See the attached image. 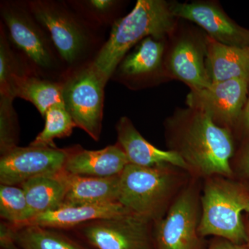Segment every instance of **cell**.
Instances as JSON below:
<instances>
[{
  "label": "cell",
  "mask_w": 249,
  "mask_h": 249,
  "mask_svg": "<svg viewBox=\"0 0 249 249\" xmlns=\"http://www.w3.org/2000/svg\"><path fill=\"white\" fill-rule=\"evenodd\" d=\"M245 211L249 214V199L248 202H247V206H246Z\"/></svg>",
  "instance_id": "obj_32"
},
{
  "label": "cell",
  "mask_w": 249,
  "mask_h": 249,
  "mask_svg": "<svg viewBox=\"0 0 249 249\" xmlns=\"http://www.w3.org/2000/svg\"><path fill=\"white\" fill-rule=\"evenodd\" d=\"M184 171L171 165L142 167L129 163L120 175L118 201L132 213L157 222L186 186Z\"/></svg>",
  "instance_id": "obj_3"
},
{
  "label": "cell",
  "mask_w": 249,
  "mask_h": 249,
  "mask_svg": "<svg viewBox=\"0 0 249 249\" xmlns=\"http://www.w3.org/2000/svg\"><path fill=\"white\" fill-rule=\"evenodd\" d=\"M249 192L231 178L214 176L206 178L201 196L199 235H214L237 245L246 244V228L242 213Z\"/></svg>",
  "instance_id": "obj_5"
},
{
  "label": "cell",
  "mask_w": 249,
  "mask_h": 249,
  "mask_svg": "<svg viewBox=\"0 0 249 249\" xmlns=\"http://www.w3.org/2000/svg\"><path fill=\"white\" fill-rule=\"evenodd\" d=\"M201 214L199 185L186 183L163 217L155 222V249H200Z\"/></svg>",
  "instance_id": "obj_8"
},
{
  "label": "cell",
  "mask_w": 249,
  "mask_h": 249,
  "mask_svg": "<svg viewBox=\"0 0 249 249\" xmlns=\"http://www.w3.org/2000/svg\"><path fill=\"white\" fill-rule=\"evenodd\" d=\"M73 147L17 146L1 155L0 183L19 186L28 180L55 176L65 171Z\"/></svg>",
  "instance_id": "obj_10"
},
{
  "label": "cell",
  "mask_w": 249,
  "mask_h": 249,
  "mask_svg": "<svg viewBox=\"0 0 249 249\" xmlns=\"http://www.w3.org/2000/svg\"><path fill=\"white\" fill-rule=\"evenodd\" d=\"M11 228L15 242L22 249H86L53 229L38 226Z\"/></svg>",
  "instance_id": "obj_22"
},
{
  "label": "cell",
  "mask_w": 249,
  "mask_h": 249,
  "mask_svg": "<svg viewBox=\"0 0 249 249\" xmlns=\"http://www.w3.org/2000/svg\"><path fill=\"white\" fill-rule=\"evenodd\" d=\"M177 18L163 0H139L134 9L112 24L107 42L98 49L91 65L105 83L131 48L147 37L164 38L175 31Z\"/></svg>",
  "instance_id": "obj_2"
},
{
  "label": "cell",
  "mask_w": 249,
  "mask_h": 249,
  "mask_svg": "<svg viewBox=\"0 0 249 249\" xmlns=\"http://www.w3.org/2000/svg\"><path fill=\"white\" fill-rule=\"evenodd\" d=\"M11 96H0V152L1 155L18 146L19 124Z\"/></svg>",
  "instance_id": "obj_27"
},
{
  "label": "cell",
  "mask_w": 249,
  "mask_h": 249,
  "mask_svg": "<svg viewBox=\"0 0 249 249\" xmlns=\"http://www.w3.org/2000/svg\"><path fill=\"white\" fill-rule=\"evenodd\" d=\"M62 83L64 106L76 127L98 142L102 132L106 83L91 61L69 70Z\"/></svg>",
  "instance_id": "obj_7"
},
{
  "label": "cell",
  "mask_w": 249,
  "mask_h": 249,
  "mask_svg": "<svg viewBox=\"0 0 249 249\" xmlns=\"http://www.w3.org/2000/svg\"><path fill=\"white\" fill-rule=\"evenodd\" d=\"M206 66L211 83L233 79L249 83V48L219 43L206 36Z\"/></svg>",
  "instance_id": "obj_17"
},
{
  "label": "cell",
  "mask_w": 249,
  "mask_h": 249,
  "mask_svg": "<svg viewBox=\"0 0 249 249\" xmlns=\"http://www.w3.org/2000/svg\"><path fill=\"white\" fill-rule=\"evenodd\" d=\"M164 38L147 37L139 42L133 52L124 56L114 75L124 79L136 80L154 74L164 65Z\"/></svg>",
  "instance_id": "obj_20"
},
{
  "label": "cell",
  "mask_w": 249,
  "mask_h": 249,
  "mask_svg": "<svg viewBox=\"0 0 249 249\" xmlns=\"http://www.w3.org/2000/svg\"><path fill=\"white\" fill-rule=\"evenodd\" d=\"M19 186L27 198V222L39 214L53 211L63 205L67 188L66 173L64 171L55 176L31 178Z\"/></svg>",
  "instance_id": "obj_19"
},
{
  "label": "cell",
  "mask_w": 249,
  "mask_h": 249,
  "mask_svg": "<svg viewBox=\"0 0 249 249\" xmlns=\"http://www.w3.org/2000/svg\"><path fill=\"white\" fill-rule=\"evenodd\" d=\"M115 0H83L70 1L67 4L85 22L94 29L116 22V9L119 4Z\"/></svg>",
  "instance_id": "obj_25"
},
{
  "label": "cell",
  "mask_w": 249,
  "mask_h": 249,
  "mask_svg": "<svg viewBox=\"0 0 249 249\" xmlns=\"http://www.w3.org/2000/svg\"><path fill=\"white\" fill-rule=\"evenodd\" d=\"M170 150L176 152L197 177L231 178L234 142L230 129L218 125L209 116L188 107L167 120Z\"/></svg>",
  "instance_id": "obj_1"
},
{
  "label": "cell",
  "mask_w": 249,
  "mask_h": 249,
  "mask_svg": "<svg viewBox=\"0 0 249 249\" xmlns=\"http://www.w3.org/2000/svg\"><path fill=\"white\" fill-rule=\"evenodd\" d=\"M206 37L185 36L176 41L164 59L170 76L186 83L191 89H200L211 85L206 66Z\"/></svg>",
  "instance_id": "obj_13"
},
{
  "label": "cell",
  "mask_w": 249,
  "mask_h": 249,
  "mask_svg": "<svg viewBox=\"0 0 249 249\" xmlns=\"http://www.w3.org/2000/svg\"><path fill=\"white\" fill-rule=\"evenodd\" d=\"M155 222L131 213L98 219L78 227L96 249H155Z\"/></svg>",
  "instance_id": "obj_9"
},
{
  "label": "cell",
  "mask_w": 249,
  "mask_h": 249,
  "mask_svg": "<svg viewBox=\"0 0 249 249\" xmlns=\"http://www.w3.org/2000/svg\"><path fill=\"white\" fill-rule=\"evenodd\" d=\"M44 118L45 127L31 142V146L56 147L54 140L70 137L76 127L63 103L52 106Z\"/></svg>",
  "instance_id": "obj_24"
},
{
  "label": "cell",
  "mask_w": 249,
  "mask_h": 249,
  "mask_svg": "<svg viewBox=\"0 0 249 249\" xmlns=\"http://www.w3.org/2000/svg\"><path fill=\"white\" fill-rule=\"evenodd\" d=\"M118 143L124 150L129 163L142 167L171 165L189 172L185 160L176 152L162 150L142 137L132 121L123 116L116 125Z\"/></svg>",
  "instance_id": "obj_14"
},
{
  "label": "cell",
  "mask_w": 249,
  "mask_h": 249,
  "mask_svg": "<svg viewBox=\"0 0 249 249\" xmlns=\"http://www.w3.org/2000/svg\"><path fill=\"white\" fill-rule=\"evenodd\" d=\"M246 228V245L248 246L249 248V221L245 222Z\"/></svg>",
  "instance_id": "obj_31"
},
{
  "label": "cell",
  "mask_w": 249,
  "mask_h": 249,
  "mask_svg": "<svg viewBox=\"0 0 249 249\" xmlns=\"http://www.w3.org/2000/svg\"><path fill=\"white\" fill-rule=\"evenodd\" d=\"M172 14L196 23L211 38L224 45L249 48V29L236 24L217 5L210 1L170 4Z\"/></svg>",
  "instance_id": "obj_12"
},
{
  "label": "cell",
  "mask_w": 249,
  "mask_h": 249,
  "mask_svg": "<svg viewBox=\"0 0 249 249\" xmlns=\"http://www.w3.org/2000/svg\"><path fill=\"white\" fill-rule=\"evenodd\" d=\"M129 213L119 202L79 206L62 205L58 209L39 214L19 225L11 227L18 229L26 226H38L52 229H71L98 219L116 217Z\"/></svg>",
  "instance_id": "obj_15"
},
{
  "label": "cell",
  "mask_w": 249,
  "mask_h": 249,
  "mask_svg": "<svg viewBox=\"0 0 249 249\" xmlns=\"http://www.w3.org/2000/svg\"><path fill=\"white\" fill-rule=\"evenodd\" d=\"M0 215L14 227L27 220V198L21 187L0 185Z\"/></svg>",
  "instance_id": "obj_26"
},
{
  "label": "cell",
  "mask_w": 249,
  "mask_h": 249,
  "mask_svg": "<svg viewBox=\"0 0 249 249\" xmlns=\"http://www.w3.org/2000/svg\"><path fill=\"white\" fill-rule=\"evenodd\" d=\"M32 74L10 42L4 24L0 31V96H10L11 86L19 77ZM34 75V74H33Z\"/></svg>",
  "instance_id": "obj_23"
},
{
  "label": "cell",
  "mask_w": 249,
  "mask_h": 249,
  "mask_svg": "<svg viewBox=\"0 0 249 249\" xmlns=\"http://www.w3.org/2000/svg\"><path fill=\"white\" fill-rule=\"evenodd\" d=\"M119 181L120 175L99 178L66 173L67 188L63 205L79 206L119 202Z\"/></svg>",
  "instance_id": "obj_18"
},
{
  "label": "cell",
  "mask_w": 249,
  "mask_h": 249,
  "mask_svg": "<svg viewBox=\"0 0 249 249\" xmlns=\"http://www.w3.org/2000/svg\"><path fill=\"white\" fill-rule=\"evenodd\" d=\"M208 249H249L246 244L237 245L225 239H219L213 242Z\"/></svg>",
  "instance_id": "obj_28"
},
{
  "label": "cell",
  "mask_w": 249,
  "mask_h": 249,
  "mask_svg": "<svg viewBox=\"0 0 249 249\" xmlns=\"http://www.w3.org/2000/svg\"><path fill=\"white\" fill-rule=\"evenodd\" d=\"M239 168L242 175L249 178V143L241 155Z\"/></svg>",
  "instance_id": "obj_29"
},
{
  "label": "cell",
  "mask_w": 249,
  "mask_h": 249,
  "mask_svg": "<svg viewBox=\"0 0 249 249\" xmlns=\"http://www.w3.org/2000/svg\"><path fill=\"white\" fill-rule=\"evenodd\" d=\"M249 83L233 79L211 83L208 88L191 89L188 107L200 111L218 125L230 129L238 124L248 98Z\"/></svg>",
  "instance_id": "obj_11"
},
{
  "label": "cell",
  "mask_w": 249,
  "mask_h": 249,
  "mask_svg": "<svg viewBox=\"0 0 249 249\" xmlns=\"http://www.w3.org/2000/svg\"><path fill=\"white\" fill-rule=\"evenodd\" d=\"M10 96L29 101L45 117L46 113L52 106L63 103L62 80L47 79L33 74L24 75L15 80Z\"/></svg>",
  "instance_id": "obj_21"
},
{
  "label": "cell",
  "mask_w": 249,
  "mask_h": 249,
  "mask_svg": "<svg viewBox=\"0 0 249 249\" xmlns=\"http://www.w3.org/2000/svg\"><path fill=\"white\" fill-rule=\"evenodd\" d=\"M238 124H242V128L246 133L249 134V96L247 98Z\"/></svg>",
  "instance_id": "obj_30"
},
{
  "label": "cell",
  "mask_w": 249,
  "mask_h": 249,
  "mask_svg": "<svg viewBox=\"0 0 249 249\" xmlns=\"http://www.w3.org/2000/svg\"><path fill=\"white\" fill-rule=\"evenodd\" d=\"M37 22L45 28L68 70L87 63L97 42L88 23L68 4L52 0L27 1Z\"/></svg>",
  "instance_id": "obj_6"
},
{
  "label": "cell",
  "mask_w": 249,
  "mask_h": 249,
  "mask_svg": "<svg viewBox=\"0 0 249 249\" xmlns=\"http://www.w3.org/2000/svg\"><path fill=\"white\" fill-rule=\"evenodd\" d=\"M129 164L127 156L119 143L98 150L75 146L67 160L65 171L78 176L112 178L120 175Z\"/></svg>",
  "instance_id": "obj_16"
},
{
  "label": "cell",
  "mask_w": 249,
  "mask_h": 249,
  "mask_svg": "<svg viewBox=\"0 0 249 249\" xmlns=\"http://www.w3.org/2000/svg\"><path fill=\"white\" fill-rule=\"evenodd\" d=\"M0 13L10 42L31 73L61 80L68 69L48 32L31 14L27 2L1 1Z\"/></svg>",
  "instance_id": "obj_4"
}]
</instances>
